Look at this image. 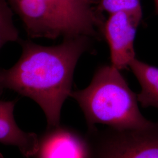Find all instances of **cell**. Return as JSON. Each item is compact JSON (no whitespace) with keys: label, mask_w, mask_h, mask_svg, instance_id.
<instances>
[{"label":"cell","mask_w":158,"mask_h":158,"mask_svg":"<svg viewBox=\"0 0 158 158\" xmlns=\"http://www.w3.org/2000/svg\"><path fill=\"white\" fill-rule=\"evenodd\" d=\"M89 38L63 39L51 46L21 39L19 60L11 68L0 69V93L8 89L30 98L45 113L49 129L59 126L63 103L72 91L75 68L88 48Z\"/></svg>","instance_id":"1"},{"label":"cell","mask_w":158,"mask_h":158,"mask_svg":"<svg viewBox=\"0 0 158 158\" xmlns=\"http://www.w3.org/2000/svg\"><path fill=\"white\" fill-rule=\"evenodd\" d=\"M70 97L79 104L88 128L102 124L115 128H137L152 121L138 106L137 94L130 89L120 70L111 65L96 70L90 85L72 91Z\"/></svg>","instance_id":"2"},{"label":"cell","mask_w":158,"mask_h":158,"mask_svg":"<svg viewBox=\"0 0 158 158\" xmlns=\"http://www.w3.org/2000/svg\"><path fill=\"white\" fill-rule=\"evenodd\" d=\"M29 38L96 36L102 21L93 0H8Z\"/></svg>","instance_id":"3"},{"label":"cell","mask_w":158,"mask_h":158,"mask_svg":"<svg viewBox=\"0 0 158 158\" xmlns=\"http://www.w3.org/2000/svg\"><path fill=\"white\" fill-rule=\"evenodd\" d=\"M89 158H158V122L137 128H88Z\"/></svg>","instance_id":"4"},{"label":"cell","mask_w":158,"mask_h":158,"mask_svg":"<svg viewBox=\"0 0 158 158\" xmlns=\"http://www.w3.org/2000/svg\"><path fill=\"white\" fill-rule=\"evenodd\" d=\"M142 18V8L116 12L110 14L104 25L110 50L111 64L120 71L130 68L136 58L134 41Z\"/></svg>","instance_id":"5"},{"label":"cell","mask_w":158,"mask_h":158,"mask_svg":"<svg viewBox=\"0 0 158 158\" xmlns=\"http://www.w3.org/2000/svg\"><path fill=\"white\" fill-rule=\"evenodd\" d=\"M38 158H89L85 135L60 125L49 128L40 141Z\"/></svg>","instance_id":"6"},{"label":"cell","mask_w":158,"mask_h":158,"mask_svg":"<svg viewBox=\"0 0 158 158\" xmlns=\"http://www.w3.org/2000/svg\"><path fill=\"white\" fill-rule=\"evenodd\" d=\"M16 102L0 100V142L17 147L25 156L32 157L38 152L40 141L35 134L18 127L14 117Z\"/></svg>","instance_id":"7"},{"label":"cell","mask_w":158,"mask_h":158,"mask_svg":"<svg viewBox=\"0 0 158 158\" xmlns=\"http://www.w3.org/2000/svg\"><path fill=\"white\" fill-rule=\"evenodd\" d=\"M130 68L141 85L137 94L138 102L143 107L158 109V68L135 58Z\"/></svg>","instance_id":"8"},{"label":"cell","mask_w":158,"mask_h":158,"mask_svg":"<svg viewBox=\"0 0 158 158\" xmlns=\"http://www.w3.org/2000/svg\"><path fill=\"white\" fill-rule=\"evenodd\" d=\"M13 10L8 0H0V39L8 42L21 40L13 20Z\"/></svg>","instance_id":"9"},{"label":"cell","mask_w":158,"mask_h":158,"mask_svg":"<svg viewBox=\"0 0 158 158\" xmlns=\"http://www.w3.org/2000/svg\"><path fill=\"white\" fill-rule=\"evenodd\" d=\"M102 10L109 14L121 11H131L141 9L140 0H101Z\"/></svg>","instance_id":"10"},{"label":"cell","mask_w":158,"mask_h":158,"mask_svg":"<svg viewBox=\"0 0 158 158\" xmlns=\"http://www.w3.org/2000/svg\"><path fill=\"white\" fill-rule=\"evenodd\" d=\"M6 44H7V43L6 42V41H4V40L0 39V50H1V49L4 46L6 45Z\"/></svg>","instance_id":"11"},{"label":"cell","mask_w":158,"mask_h":158,"mask_svg":"<svg viewBox=\"0 0 158 158\" xmlns=\"http://www.w3.org/2000/svg\"><path fill=\"white\" fill-rule=\"evenodd\" d=\"M154 1V3H155V9H156V11L158 14V0H153Z\"/></svg>","instance_id":"12"},{"label":"cell","mask_w":158,"mask_h":158,"mask_svg":"<svg viewBox=\"0 0 158 158\" xmlns=\"http://www.w3.org/2000/svg\"><path fill=\"white\" fill-rule=\"evenodd\" d=\"M0 158H3V156L2 155V154L0 153Z\"/></svg>","instance_id":"13"}]
</instances>
